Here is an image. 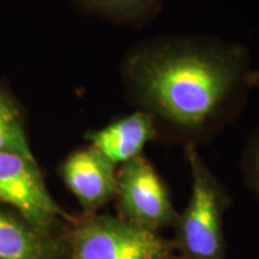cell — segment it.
<instances>
[{"label":"cell","instance_id":"6da1fadb","mask_svg":"<svg viewBox=\"0 0 259 259\" xmlns=\"http://www.w3.org/2000/svg\"><path fill=\"white\" fill-rule=\"evenodd\" d=\"M244 44L205 34H162L126 51L119 73L126 101L153 119L157 142L199 148L244 113L252 90Z\"/></svg>","mask_w":259,"mask_h":259},{"label":"cell","instance_id":"7a4b0ae2","mask_svg":"<svg viewBox=\"0 0 259 259\" xmlns=\"http://www.w3.org/2000/svg\"><path fill=\"white\" fill-rule=\"evenodd\" d=\"M184 150L192 186L189 203L173 227L174 250L183 259H225L223 218L231 205V196L200 156L198 148Z\"/></svg>","mask_w":259,"mask_h":259},{"label":"cell","instance_id":"3957f363","mask_svg":"<svg viewBox=\"0 0 259 259\" xmlns=\"http://www.w3.org/2000/svg\"><path fill=\"white\" fill-rule=\"evenodd\" d=\"M65 241L66 259H161L176 251L158 232L106 213L71 220Z\"/></svg>","mask_w":259,"mask_h":259},{"label":"cell","instance_id":"277c9868","mask_svg":"<svg viewBox=\"0 0 259 259\" xmlns=\"http://www.w3.org/2000/svg\"><path fill=\"white\" fill-rule=\"evenodd\" d=\"M114 200L119 218L154 232L179 218L167 184L144 155L118 167Z\"/></svg>","mask_w":259,"mask_h":259},{"label":"cell","instance_id":"5b68a950","mask_svg":"<svg viewBox=\"0 0 259 259\" xmlns=\"http://www.w3.org/2000/svg\"><path fill=\"white\" fill-rule=\"evenodd\" d=\"M0 203L45 233L73 219L51 196L36 158L15 153H0Z\"/></svg>","mask_w":259,"mask_h":259},{"label":"cell","instance_id":"8992f818","mask_svg":"<svg viewBox=\"0 0 259 259\" xmlns=\"http://www.w3.org/2000/svg\"><path fill=\"white\" fill-rule=\"evenodd\" d=\"M59 174L83 215L97 213L115 198L118 166L93 145L72 151L60 164Z\"/></svg>","mask_w":259,"mask_h":259},{"label":"cell","instance_id":"52a82bcc","mask_svg":"<svg viewBox=\"0 0 259 259\" xmlns=\"http://www.w3.org/2000/svg\"><path fill=\"white\" fill-rule=\"evenodd\" d=\"M84 137L119 167L142 156L149 143L157 142V132L150 115L134 111L101 128L90 130Z\"/></svg>","mask_w":259,"mask_h":259},{"label":"cell","instance_id":"ba28073f","mask_svg":"<svg viewBox=\"0 0 259 259\" xmlns=\"http://www.w3.org/2000/svg\"><path fill=\"white\" fill-rule=\"evenodd\" d=\"M66 241L0 208V259H66Z\"/></svg>","mask_w":259,"mask_h":259},{"label":"cell","instance_id":"9c48e42d","mask_svg":"<svg viewBox=\"0 0 259 259\" xmlns=\"http://www.w3.org/2000/svg\"><path fill=\"white\" fill-rule=\"evenodd\" d=\"M83 15L119 27L142 29L154 21L167 0H71Z\"/></svg>","mask_w":259,"mask_h":259},{"label":"cell","instance_id":"30bf717a","mask_svg":"<svg viewBox=\"0 0 259 259\" xmlns=\"http://www.w3.org/2000/svg\"><path fill=\"white\" fill-rule=\"evenodd\" d=\"M0 153H15L27 157L32 154L25 130L24 116L12 94L0 84Z\"/></svg>","mask_w":259,"mask_h":259},{"label":"cell","instance_id":"8fae6325","mask_svg":"<svg viewBox=\"0 0 259 259\" xmlns=\"http://www.w3.org/2000/svg\"><path fill=\"white\" fill-rule=\"evenodd\" d=\"M241 176L252 192L259 190V126L247 138L240 158Z\"/></svg>","mask_w":259,"mask_h":259},{"label":"cell","instance_id":"7c38bea8","mask_svg":"<svg viewBox=\"0 0 259 259\" xmlns=\"http://www.w3.org/2000/svg\"><path fill=\"white\" fill-rule=\"evenodd\" d=\"M250 83L252 89H259V69L252 70L250 74Z\"/></svg>","mask_w":259,"mask_h":259},{"label":"cell","instance_id":"4fadbf2b","mask_svg":"<svg viewBox=\"0 0 259 259\" xmlns=\"http://www.w3.org/2000/svg\"><path fill=\"white\" fill-rule=\"evenodd\" d=\"M161 259H183V258H181L180 255H176V254H174V252H173V253L168 254V255H166V257H163Z\"/></svg>","mask_w":259,"mask_h":259},{"label":"cell","instance_id":"5bb4252c","mask_svg":"<svg viewBox=\"0 0 259 259\" xmlns=\"http://www.w3.org/2000/svg\"><path fill=\"white\" fill-rule=\"evenodd\" d=\"M254 194H255V196H257V198L259 199V190L257 191V192H254Z\"/></svg>","mask_w":259,"mask_h":259}]
</instances>
